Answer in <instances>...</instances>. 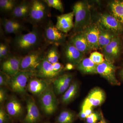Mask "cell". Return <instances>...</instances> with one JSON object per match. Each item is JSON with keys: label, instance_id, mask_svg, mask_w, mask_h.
<instances>
[{"label": "cell", "instance_id": "cell-1", "mask_svg": "<svg viewBox=\"0 0 123 123\" xmlns=\"http://www.w3.org/2000/svg\"><path fill=\"white\" fill-rule=\"evenodd\" d=\"M42 38L39 31L34 28L29 33L16 36L13 40L14 47L20 52L28 53L36 49L41 43Z\"/></svg>", "mask_w": 123, "mask_h": 123}, {"label": "cell", "instance_id": "cell-2", "mask_svg": "<svg viewBox=\"0 0 123 123\" xmlns=\"http://www.w3.org/2000/svg\"><path fill=\"white\" fill-rule=\"evenodd\" d=\"M90 6L87 1L76 2L73 7L75 16L73 30L74 33L81 32L92 24Z\"/></svg>", "mask_w": 123, "mask_h": 123}, {"label": "cell", "instance_id": "cell-3", "mask_svg": "<svg viewBox=\"0 0 123 123\" xmlns=\"http://www.w3.org/2000/svg\"><path fill=\"white\" fill-rule=\"evenodd\" d=\"M63 65L59 62L51 63L45 56L33 73L35 76L44 79L51 84L57 77L62 75L65 71Z\"/></svg>", "mask_w": 123, "mask_h": 123}, {"label": "cell", "instance_id": "cell-4", "mask_svg": "<svg viewBox=\"0 0 123 123\" xmlns=\"http://www.w3.org/2000/svg\"><path fill=\"white\" fill-rule=\"evenodd\" d=\"M35 76L33 72L20 70L15 75L10 77L8 87L13 92L25 98L28 82Z\"/></svg>", "mask_w": 123, "mask_h": 123}, {"label": "cell", "instance_id": "cell-5", "mask_svg": "<svg viewBox=\"0 0 123 123\" xmlns=\"http://www.w3.org/2000/svg\"><path fill=\"white\" fill-rule=\"evenodd\" d=\"M38 98L40 108L44 114L51 115L55 112L59 102L51 84Z\"/></svg>", "mask_w": 123, "mask_h": 123}, {"label": "cell", "instance_id": "cell-6", "mask_svg": "<svg viewBox=\"0 0 123 123\" xmlns=\"http://www.w3.org/2000/svg\"><path fill=\"white\" fill-rule=\"evenodd\" d=\"M46 53L43 49H37L27 53L23 57L20 70L34 72L45 56Z\"/></svg>", "mask_w": 123, "mask_h": 123}, {"label": "cell", "instance_id": "cell-7", "mask_svg": "<svg viewBox=\"0 0 123 123\" xmlns=\"http://www.w3.org/2000/svg\"><path fill=\"white\" fill-rule=\"evenodd\" d=\"M5 107L6 112L12 121L22 120L24 107L21 101L15 95L8 97L5 102Z\"/></svg>", "mask_w": 123, "mask_h": 123}, {"label": "cell", "instance_id": "cell-8", "mask_svg": "<svg viewBox=\"0 0 123 123\" xmlns=\"http://www.w3.org/2000/svg\"><path fill=\"white\" fill-rule=\"evenodd\" d=\"M117 67L114 63L105 59L103 63L97 66V73L103 77L111 85L119 86L120 83L117 79Z\"/></svg>", "mask_w": 123, "mask_h": 123}, {"label": "cell", "instance_id": "cell-9", "mask_svg": "<svg viewBox=\"0 0 123 123\" xmlns=\"http://www.w3.org/2000/svg\"><path fill=\"white\" fill-rule=\"evenodd\" d=\"M26 113L21 123H39L42 116L35 101L33 97L26 95L25 97Z\"/></svg>", "mask_w": 123, "mask_h": 123}, {"label": "cell", "instance_id": "cell-10", "mask_svg": "<svg viewBox=\"0 0 123 123\" xmlns=\"http://www.w3.org/2000/svg\"><path fill=\"white\" fill-rule=\"evenodd\" d=\"M48 7L43 0H34L31 1L29 15L31 21L37 23L44 20L48 14Z\"/></svg>", "mask_w": 123, "mask_h": 123}, {"label": "cell", "instance_id": "cell-11", "mask_svg": "<svg viewBox=\"0 0 123 123\" xmlns=\"http://www.w3.org/2000/svg\"><path fill=\"white\" fill-rule=\"evenodd\" d=\"M98 23L104 29L117 35L123 34V25L111 14H102L99 15Z\"/></svg>", "mask_w": 123, "mask_h": 123}, {"label": "cell", "instance_id": "cell-12", "mask_svg": "<svg viewBox=\"0 0 123 123\" xmlns=\"http://www.w3.org/2000/svg\"><path fill=\"white\" fill-rule=\"evenodd\" d=\"M44 37L46 42L50 44L57 46L65 41V36L57 29L51 21L49 22L44 29Z\"/></svg>", "mask_w": 123, "mask_h": 123}, {"label": "cell", "instance_id": "cell-13", "mask_svg": "<svg viewBox=\"0 0 123 123\" xmlns=\"http://www.w3.org/2000/svg\"><path fill=\"white\" fill-rule=\"evenodd\" d=\"M23 57L15 55H9L2 61L0 65V71L9 77L15 75L20 71Z\"/></svg>", "mask_w": 123, "mask_h": 123}, {"label": "cell", "instance_id": "cell-14", "mask_svg": "<svg viewBox=\"0 0 123 123\" xmlns=\"http://www.w3.org/2000/svg\"><path fill=\"white\" fill-rule=\"evenodd\" d=\"M82 32L92 50H96L100 49L98 43L99 29L98 23H92Z\"/></svg>", "mask_w": 123, "mask_h": 123}, {"label": "cell", "instance_id": "cell-15", "mask_svg": "<svg viewBox=\"0 0 123 123\" xmlns=\"http://www.w3.org/2000/svg\"><path fill=\"white\" fill-rule=\"evenodd\" d=\"M51 84L44 79L33 76L31 78L27 86L26 90L31 94L38 97Z\"/></svg>", "mask_w": 123, "mask_h": 123}, {"label": "cell", "instance_id": "cell-16", "mask_svg": "<svg viewBox=\"0 0 123 123\" xmlns=\"http://www.w3.org/2000/svg\"><path fill=\"white\" fill-rule=\"evenodd\" d=\"M106 99L105 92L101 88L95 87L91 90L82 105L91 107L101 106Z\"/></svg>", "mask_w": 123, "mask_h": 123}, {"label": "cell", "instance_id": "cell-17", "mask_svg": "<svg viewBox=\"0 0 123 123\" xmlns=\"http://www.w3.org/2000/svg\"><path fill=\"white\" fill-rule=\"evenodd\" d=\"M63 53L68 63L75 66L80 63L84 58V54L80 51L69 42L66 43L63 47Z\"/></svg>", "mask_w": 123, "mask_h": 123}, {"label": "cell", "instance_id": "cell-18", "mask_svg": "<svg viewBox=\"0 0 123 123\" xmlns=\"http://www.w3.org/2000/svg\"><path fill=\"white\" fill-rule=\"evenodd\" d=\"M72 79L73 75L69 73L62 74L56 78L52 83L56 95L64 94L70 86Z\"/></svg>", "mask_w": 123, "mask_h": 123}, {"label": "cell", "instance_id": "cell-19", "mask_svg": "<svg viewBox=\"0 0 123 123\" xmlns=\"http://www.w3.org/2000/svg\"><path fill=\"white\" fill-rule=\"evenodd\" d=\"M74 16L73 11L57 16L55 26L62 33H67L74 27L73 22Z\"/></svg>", "mask_w": 123, "mask_h": 123}, {"label": "cell", "instance_id": "cell-20", "mask_svg": "<svg viewBox=\"0 0 123 123\" xmlns=\"http://www.w3.org/2000/svg\"><path fill=\"white\" fill-rule=\"evenodd\" d=\"M70 42L84 54L92 51L82 31L75 33L70 38Z\"/></svg>", "mask_w": 123, "mask_h": 123}, {"label": "cell", "instance_id": "cell-21", "mask_svg": "<svg viewBox=\"0 0 123 123\" xmlns=\"http://www.w3.org/2000/svg\"><path fill=\"white\" fill-rule=\"evenodd\" d=\"M2 24L5 32L9 34H18L24 29L21 23L13 19L4 18Z\"/></svg>", "mask_w": 123, "mask_h": 123}, {"label": "cell", "instance_id": "cell-22", "mask_svg": "<svg viewBox=\"0 0 123 123\" xmlns=\"http://www.w3.org/2000/svg\"><path fill=\"white\" fill-rule=\"evenodd\" d=\"M97 65L95 64L89 58H84L76 66L78 70L85 74H93L97 73Z\"/></svg>", "mask_w": 123, "mask_h": 123}, {"label": "cell", "instance_id": "cell-23", "mask_svg": "<svg viewBox=\"0 0 123 123\" xmlns=\"http://www.w3.org/2000/svg\"><path fill=\"white\" fill-rule=\"evenodd\" d=\"M79 86L78 83L74 81L71 83L68 89L61 97V102L64 104L70 103L75 99L78 93Z\"/></svg>", "mask_w": 123, "mask_h": 123}, {"label": "cell", "instance_id": "cell-24", "mask_svg": "<svg viewBox=\"0 0 123 123\" xmlns=\"http://www.w3.org/2000/svg\"><path fill=\"white\" fill-rule=\"evenodd\" d=\"M111 15L123 25V0L111 1L108 4Z\"/></svg>", "mask_w": 123, "mask_h": 123}, {"label": "cell", "instance_id": "cell-25", "mask_svg": "<svg viewBox=\"0 0 123 123\" xmlns=\"http://www.w3.org/2000/svg\"><path fill=\"white\" fill-rule=\"evenodd\" d=\"M31 2L23 1L17 5L11 15L15 18H23L29 16Z\"/></svg>", "mask_w": 123, "mask_h": 123}, {"label": "cell", "instance_id": "cell-26", "mask_svg": "<svg viewBox=\"0 0 123 123\" xmlns=\"http://www.w3.org/2000/svg\"><path fill=\"white\" fill-rule=\"evenodd\" d=\"M98 25L99 29L98 43L99 48L102 49L107 45L110 44L112 39L116 36L118 35L104 29L99 24Z\"/></svg>", "mask_w": 123, "mask_h": 123}, {"label": "cell", "instance_id": "cell-27", "mask_svg": "<svg viewBox=\"0 0 123 123\" xmlns=\"http://www.w3.org/2000/svg\"><path fill=\"white\" fill-rule=\"evenodd\" d=\"M76 114L70 110L62 111L55 119L56 123H73L76 119Z\"/></svg>", "mask_w": 123, "mask_h": 123}, {"label": "cell", "instance_id": "cell-28", "mask_svg": "<svg viewBox=\"0 0 123 123\" xmlns=\"http://www.w3.org/2000/svg\"><path fill=\"white\" fill-rule=\"evenodd\" d=\"M102 50L105 59L114 63L120 55V54L110 44L104 47Z\"/></svg>", "mask_w": 123, "mask_h": 123}, {"label": "cell", "instance_id": "cell-29", "mask_svg": "<svg viewBox=\"0 0 123 123\" xmlns=\"http://www.w3.org/2000/svg\"><path fill=\"white\" fill-rule=\"evenodd\" d=\"M46 59L51 64L58 62L60 55L57 46L53 45L46 52Z\"/></svg>", "mask_w": 123, "mask_h": 123}, {"label": "cell", "instance_id": "cell-30", "mask_svg": "<svg viewBox=\"0 0 123 123\" xmlns=\"http://www.w3.org/2000/svg\"><path fill=\"white\" fill-rule=\"evenodd\" d=\"M17 1L13 0H0V7L1 9L5 12H9L13 10L17 5Z\"/></svg>", "mask_w": 123, "mask_h": 123}, {"label": "cell", "instance_id": "cell-31", "mask_svg": "<svg viewBox=\"0 0 123 123\" xmlns=\"http://www.w3.org/2000/svg\"><path fill=\"white\" fill-rule=\"evenodd\" d=\"M43 1L48 7L53 8L61 12H63V6L60 0H44Z\"/></svg>", "mask_w": 123, "mask_h": 123}, {"label": "cell", "instance_id": "cell-32", "mask_svg": "<svg viewBox=\"0 0 123 123\" xmlns=\"http://www.w3.org/2000/svg\"><path fill=\"white\" fill-rule=\"evenodd\" d=\"M89 58L97 65L102 64L105 60L103 54L98 51H94L92 52L90 54Z\"/></svg>", "mask_w": 123, "mask_h": 123}, {"label": "cell", "instance_id": "cell-33", "mask_svg": "<svg viewBox=\"0 0 123 123\" xmlns=\"http://www.w3.org/2000/svg\"><path fill=\"white\" fill-rule=\"evenodd\" d=\"M12 120L6 111L4 105L0 107V123H11Z\"/></svg>", "mask_w": 123, "mask_h": 123}, {"label": "cell", "instance_id": "cell-34", "mask_svg": "<svg viewBox=\"0 0 123 123\" xmlns=\"http://www.w3.org/2000/svg\"><path fill=\"white\" fill-rule=\"evenodd\" d=\"M93 112V107L82 105L78 117L82 119H86Z\"/></svg>", "mask_w": 123, "mask_h": 123}, {"label": "cell", "instance_id": "cell-35", "mask_svg": "<svg viewBox=\"0 0 123 123\" xmlns=\"http://www.w3.org/2000/svg\"><path fill=\"white\" fill-rule=\"evenodd\" d=\"M9 49L6 44L1 43L0 44V61L6 59L9 56Z\"/></svg>", "mask_w": 123, "mask_h": 123}, {"label": "cell", "instance_id": "cell-36", "mask_svg": "<svg viewBox=\"0 0 123 123\" xmlns=\"http://www.w3.org/2000/svg\"><path fill=\"white\" fill-rule=\"evenodd\" d=\"M101 113L93 112L86 119L87 123H97L101 119Z\"/></svg>", "mask_w": 123, "mask_h": 123}, {"label": "cell", "instance_id": "cell-37", "mask_svg": "<svg viewBox=\"0 0 123 123\" xmlns=\"http://www.w3.org/2000/svg\"><path fill=\"white\" fill-rule=\"evenodd\" d=\"M10 77L0 71V86L8 87Z\"/></svg>", "mask_w": 123, "mask_h": 123}, {"label": "cell", "instance_id": "cell-38", "mask_svg": "<svg viewBox=\"0 0 123 123\" xmlns=\"http://www.w3.org/2000/svg\"><path fill=\"white\" fill-rule=\"evenodd\" d=\"M7 90L5 87L1 86L0 88V105H4L8 98Z\"/></svg>", "mask_w": 123, "mask_h": 123}, {"label": "cell", "instance_id": "cell-39", "mask_svg": "<svg viewBox=\"0 0 123 123\" xmlns=\"http://www.w3.org/2000/svg\"><path fill=\"white\" fill-rule=\"evenodd\" d=\"M76 66L70 63H68L64 67V70H72L74 69Z\"/></svg>", "mask_w": 123, "mask_h": 123}, {"label": "cell", "instance_id": "cell-40", "mask_svg": "<svg viewBox=\"0 0 123 123\" xmlns=\"http://www.w3.org/2000/svg\"><path fill=\"white\" fill-rule=\"evenodd\" d=\"M98 123H107L106 122L105 120L103 114L102 113H101V119L100 120V121Z\"/></svg>", "mask_w": 123, "mask_h": 123}, {"label": "cell", "instance_id": "cell-41", "mask_svg": "<svg viewBox=\"0 0 123 123\" xmlns=\"http://www.w3.org/2000/svg\"><path fill=\"white\" fill-rule=\"evenodd\" d=\"M120 76L121 77V79L123 81V66L120 72Z\"/></svg>", "mask_w": 123, "mask_h": 123}, {"label": "cell", "instance_id": "cell-42", "mask_svg": "<svg viewBox=\"0 0 123 123\" xmlns=\"http://www.w3.org/2000/svg\"></svg>", "mask_w": 123, "mask_h": 123}, {"label": "cell", "instance_id": "cell-43", "mask_svg": "<svg viewBox=\"0 0 123 123\" xmlns=\"http://www.w3.org/2000/svg\"></svg>", "mask_w": 123, "mask_h": 123}]
</instances>
